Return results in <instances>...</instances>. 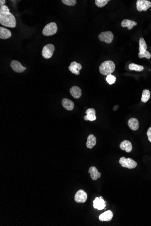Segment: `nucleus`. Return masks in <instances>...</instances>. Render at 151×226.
<instances>
[{
    "label": "nucleus",
    "instance_id": "1",
    "mask_svg": "<svg viewBox=\"0 0 151 226\" xmlns=\"http://www.w3.org/2000/svg\"><path fill=\"white\" fill-rule=\"evenodd\" d=\"M0 23L4 26L15 28L16 22L15 17L10 12L9 8L4 5L0 7Z\"/></svg>",
    "mask_w": 151,
    "mask_h": 226
},
{
    "label": "nucleus",
    "instance_id": "2",
    "mask_svg": "<svg viewBox=\"0 0 151 226\" xmlns=\"http://www.w3.org/2000/svg\"><path fill=\"white\" fill-rule=\"evenodd\" d=\"M115 66L112 61H106L103 62L99 67L100 72L102 75L108 76L114 72Z\"/></svg>",
    "mask_w": 151,
    "mask_h": 226
},
{
    "label": "nucleus",
    "instance_id": "3",
    "mask_svg": "<svg viewBox=\"0 0 151 226\" xmlns=\"http://www.w3.org/2000/svg\"><path fill=\"white\" fill-rule=\"evenodd\" d=\"M57 31V27L56 23L51 22L44 27L42 31L43 35L46 36H50L55 35Z\"/></svg>",
    "mask_w": 151,
    "mask_h": 226
},
{
    "label": "nucleus",
    "instance_id": "4",
    "mask_svg": "<svg viewBox=\"0 0 151 226\" xmlns=\"http://www.w3.org/2000/svg\"><path fill=\"white\" fill-rule=\"evenodd\" d=\"M119 163L122 167L129 169H133L137 166V163L132 158H126L124 157H121L119 159Z\"/></svg>",
    "mask_w": 151,
    "mask_h": 226
},
{
    "label": "nucleus",
    "instance_id": "5",
    "mask_svg": "<svg viewBox=\"0 0 151 226\" xmlns=\"http://www.w3.org/2000/svg\"><path fill=\"white\" fill-rule=\"evenodd\" d=\"M55 50L54 46L52 44H48L44 46L42 51V55L45 59H49L52 56Z\"/></svg>",
    "mask_w": 151,
    "mask_h": 226
},
{
    "label": "nucleus",
    "instance_id": "6",
    "mask_svg": "<svg viewBox=\"0 0 151 226\" xmlns=\"http://www.w3.org/2000/svg\"><path fill=\"white\" fill-rule=\"evenodd\" d=\"M98 38L101 41L111 43L113 40L114 35L112 31H105L99 34Z\"/></svg>",
    "mask_w": 151,
    "mask_h": 226
},
{
    "label": "nucleus",
    "instance_id": "7",
    "mask_svg": "<svg viewBox=\"0 0 151 226\" xmlns=\"http://www.w3.org/2000/svg\"><path fill=\"white\" fill-rule=\"evenodd\" d=\"M137 9L139 12H146L151 7V2L147 0H138L136 2Z\"/></svg>",
    "mask_w": 151,
    "mask_h": 226
},
{
    "label": "nucleus",
    "instance_id": "8",
    "mask_svg": "<svg viewBox=\"0 0 151 226\" xmlns=\"http://www.w3.org/2000/svg\"><path fill=\"white\" fill-rule=\"evenodd\" d=\"M74 199L76 202L78 203H85L88 199L87 193L83 190H80L76 193Z\"/></svg>",
    "mask_w": 151,
    "mask_h": 226
},
{
    "label": "nucleus",
    "instance_id": "9",
    "mask_svg": "<svg viewBox=\"0 0 151 226\" xmlns=\"http://www.w3.org/2000/svg\"><path fill=\"white\" fill-rule=\"evenodd\" d=\"M105 201L102 199L101 196L99 197H96L95 200L93 201V207L94 209H98L99 210H102L106 206Z\"/></svg>",
    "mask_w": 151,
    "mask_h": 226
},
{
    "label": "nucleus",
    "instance_id": "10",
    "mask_svg": "<svg viewBox=\"0 0 151 226\" xmlns=\"http://www.w3.org/2000/svg\"><path fill=\"white\" fill-rule=\"evenodd\" d=\"M11 66L12 69L17 73H22L24 72L26 68L22 66L21 64L16 60L12 61L11 62Z\"/></svg>",
    "mask_w": 151,
    "mask_h": 226
},
{
    "label": "nucleus",
    "instance_id": "11",
    "mask_svg": "<svg viewBox=\"0 0 151 226\" xmlns=\"http://www.w3.org/2000/svg\"><path fill=\"white\" fill-rule=\"evenodd\" d=\"M87 115L84 116V119L85 121H94L96 119L95 116V110L94 108H91L88 109L86 112Z\"/></svg>",
    "mask_w": 151,
    "mask_h": 226
},
{
    "label": "nucleus",
    "instance_id": "12",
    "mask_svg": "<svg viewBox=\"0 0 151 226\" xmlns=\"http://www.w3.org/2000/svg\"><path fill=\"white\" fill-rule=\"evenodd\" d=\"M82 66L80 63H78L76 62H73L68 67V69L73 74L76 75H79L80 70H81Z\"/></svg>",
    "mask_w": 151,
    "mask_h": 226
},
{
    "label": "nucleus",
    "instance_id": "13",
    "mask_svg": "<svg viewBox=\"0 0 151 226\" xmlns=\"http://www.w3.org/2000/svg\"><path fill=\"white\" fill-rule=\"evenodd\" d=\"M113 217V214L111 210H108L105 211L103 214H101L99 216V220L101 222L103 221H106V222H109L112 220Z\"/></svg>",
    "mask_w": 151,
    "mask_h": 226
},
{
    "label": "nucleus",
    "instance_id": "14",
    "mask_svg": "<svg viewBox=\"0 0 151 226\" xmlns=\"http://www.w3.org/2000/svg\"><path fill=\"white\" fill-rule=\"evenodd\" d=\"M119 147L121 150L125 151L128 153L131 152L132 149V143L127 140H125L122 141L120 143Z\"/></svg>",
    "mask_w": 151,
    "mask_h": 226
},
{
    "label": "nucleus",
    "instance_id": "15",
    "mask_svg": "<svg viewBox=\"0 0 151 226\" xmlns=\"http://www.w3.org/2000/svg\"><path fill=\"white\" fill-rule=\"evenodd\" d=\"M70 93L71 95L76 99L80 98L82 94L81 89L77 86H74L70 89Z\"/></svg>",
    "mask_w": 151,
    "mask_h": 226
},
{
    "label": "nucleus",
    "instance_id": "16",
    "mask_svg": "<svg viewBox=\"0 0 151 226\" xmlns=\"http://www.w3.org/2000/svg\"><path fill=\"white\" fill-rule=\"evenodd\" d=\"M62 104L63 107L65 108L67 111H72L74 107V102L69 99H63L62 101Z\"/></svg>",
    "mask_w": 151,
    "mask_h": 226
},
{
    "label": "nucleus",
    "instance_id": "17",
    "mask_svg": "<svg viewBox=\"0 0 151 226\" xmlns=\"http://www.w3.org/2000/svg\"><path fill=\"white\" fill-rule=\"evenodd\" d=\"M89 174H90L91 177L93 180H96L101 177V174L98 172L95 167H91L88 170Z\"/></svg>",
    "mask_w": 151,
    "mask_h": 226
},
{
    "label": "nucleus",
    "instance_id": "18",
    "mask_svg": "<svg viewBox=\"0 0 151 226\" xmlns=\"http://www.w3.org/2000/svg\"><path fill=\"white\" fill-rule=\"evenodd\" d=\"M12 36L10 30L2 27H0V39H6Z\"/></svg>",
    "mask_w": 151,
    "mask_h": 226
},
{
    "label": "nucleus",
    "instance_id": "19",
    "mask_svg": "<svg viewBox=\"0 0 151 226\" xmlns=\"http://www.w3.org/2000/svg\"><path fill=\"white\" fill-rule=\"evenodd\" d=\"M128 125L130 129L132 130H137L139 128V121L136 118H131L128 122Z\"/></svg>",
    "mask_w": 151,
    "mask_h": 226
},
{
    "label": "nucleus",
    "instance_id": "20",
    "mask_svg": "<svg viewBox=\"0 0 151 226\" xmlns=\"http://www.w3.org/2000/svg\"><path fill=\"white\" fill-rule=\"evenodd\" d=\"M137 23L133 20L129 19H125L121 22V26L123 27H127L129 29H131L133 28L134 26L137 25Z\"/></svg>",
    "mask_w": 151,
    "mask_h": 226
},
{
    "label": "nucleus",
    "instance_id": "21",
    "mask_svg": "<svg viewBox=\"0 0 151 226\" xmlns=\"http://www.w3.org/2000/svg\"><path fill=\"white\" fill-rule=\"evenodd\" d=\"M96 143V138L94 135L91 134L88 137L87 140V147L89 149H92L95 146Z\"/></svg>",
    "mask_w": 151,
    "mask_h": 226
},
{
    "label": "nucleus",
    "instance_id": "22",
    "mask_svg": "<svg viewBox=\"0 0 151 226\" xmlns=\"http://www.w3.org/2000/svg\"><path fill=\"white\" fill-rule=\"evenodd\" d=\"M150 92L148 89L143 90L142 91V96L141 101L146 103L149 100L150 98Z\"/></svg>",
    "mask_w": 151,
    "mask_h": 226
},
{
    "label": "nucleus",
    "instance_id": "23",
    "mask_svg": "<svg viewBox=\"0 0 151 226\" xmlns=\"http://www.w3.org/2000/svg\"><path fill=\"white\" fill-rule=\"evenodd\" d=\"M147 46L145 40L142 38H140L139 39V52L143 53L147 51Z\"/></svg>",
    "mask_w": 151,
    "mask_h": 226
},
{
    "label": "nucleus",
    "instance_id": "24",
    "mask_svg": "<svg viewBox=\"0 0 151 226\" xmlns=\"http://www.w3.org/2000/svg\"><path fill=\"white\" fill-rule=\"evenodd\" d=\"M129 68L131 70H135L138 72H140L144 70V67L142 66L139 65L134 63H131L129 66Z\"/></svg>",
    "mask_w": 151,
    "mask_h": 226
},
{
    "label": "nucleus",
    "instance_id": "25",
    "mask_svg": "<svg viewBox=\"0 0 151 226\" xmlns=\"http://www.w3.org/2000/svg\"><path fill=\"white\" fill-rule=\"evenodd\" d=\"M109 2H110L109 0H96L95 3L97 6L101 8L105 6Z\"/></svg>",
    "mask_w": 151,
    "mask_h": 226
},
{
    "label": "nucleus",
    "instance_id": "26",
    "mask_svg": "<svg viewBox=\"0 0 151 226\" xmlns=\"http://www.w3.org/2000/svg\"><path fill=\"white\" fill-rule=\"evenodd\" d=\"M116 77L112 74L108 75L106 77V80L109 83V85H112L115 82Z\"/></svg>",
    "mask_w": 151,
    "mask_h": 226
},
{
    "label": "nucleus",
    "instance_id": "27",
    "mask_svg": "<svg viewBox=\"0 0 151 226\" xmlns=\"http://www.w3.org/2000/svg\"><path fill=\"white\" fill-rule=\"evenodd\" d=\"M62 2L68 6H74L77 3L76 0H62Z\"/></svg>",
    "mask_w": 151,
    "mask_h": 226
},
{
    "label": "nucleus",
    "instance_id": "28",
    "mask_svg": "<svg viewBox=\"0 0 151 226\" xmlns=\"http://www.w3.org/2000/svg\"><path fill=\"white\" fill-rule=\"evenodd\" d=\"M138 55H139V57L140 58H142L145 57V58H146L147 59H149L151 57V54L148 51H146L145 52L143 53H141L139 52V54H138Z\"/></svg>",
    "mask_w": 151,
    "mask_h": 226
},
{
    "label": "nucleus",
    "instance_id": "29",
    "mask_svg": "<svg viewBox=\"0 0 151 226\" xmlns=\"http://www.w3.org/2000/svg\"><path fill=\"white\" fill-rule=\"evenodd\" d=\"M147 136L148 137V139L151 142V127L149 128L147 132Z\"/></svg>",
    "mask_w": 151,
    "mask_h": 226
},
{
    "label": "nucleus",
    "instance_id": "30",
    "mask_svg": "<svg viewBox=\"0 0 151 226\" xmlns=\"http://www.w3.org/2000/svg\"><path fill=\"white\" fill-rule=\"evenodd\" d=\"M5 0H1L0 1V6H3V5H4L5 4Z\"/></svg>",
    "mask_w": 151,
    "mask_h": 226
}]
</instances>
